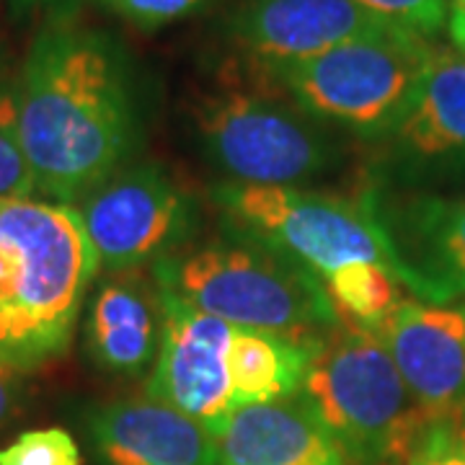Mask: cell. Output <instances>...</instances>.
<instances>
[{"label": "cell", "mask_w": 465, "mask_h": 465, "mask_svg": "<svg viewBox=\"0 0 465 465\" xmlns=\"http://www.w3.org/2000/svg\"><path fill=\"white\" fill-rule=\"evenodd\" d=\"M34 192L36 182L18 130L16 85L0 84V200H21Z\"/></svg>", "instance_id": "d6986e66"}, {"label": "cell", "mask_w": 465, "mask_h": 465, "mask_svg": "<svg viewBox=\"0 0 465 465\" xmlns=\"http://www.w3.org/2000/svg\"><path fill=\"white\" fill-rule=\"evenodd\" d=\"M16 96L24 153L36 192L50 202L75 207L133 153V78L104 32L50 21L34 36Z\"/></svg>", "instance_id": "6da1fadb"}, {"label": "cell", "mask_w": 465, "mask_h": 465, "mask_svg": "<svg viewBox=\"0 0 465 465\" xmlns=\"http://www.w3.org/2000/svg\"><path fill=\"white\" fill-rule=\"evenodd\" d=\"M354 3L427 39L445 26L450 14V0H354Z\"/></svg>", "instance_id": "603a6c76"}, {"label": "cell", "mask_w": 465, "mask_h": 465, "mask_svg": "<svg viewBox=\"0 0 465 465\" xmlns=\"http://www.w3.org/2000/svg\"><path fill=\"white\" fill-rule=\"evenodd\" d=\"M391 29L403 26L354 0H243L231 21L232 36L269 70Z\"/></svg>", "instance_id": "8fae6325"}, {"label": "cell", "mask_w": 465, "mask_h": 465, "mask_svg": "<svg viewBox=\"0 0 465 465\" xmlns=\"http://www.w3.org/2000/svg\"><path fill=\"white\" fill-rule=\"evenodd\" d=\"M406 465H465V414L427 421Z\"/></svg>", "instance_id": "44dd1931"}, {"label": "cell", "mask_w": 465, "mask_h": 465, "mask_svg": "<svg viewBox=\"0 0 465 465\" xmlns=\"http://www.w3.org/2000/svg\"><path fill=\"white\" fill-rule=\"evenodd\" d=\"M403 163L440 166L465 161V54L434 47L416 99L393 130Z\"/></svg>", "instance_id": "2e32d148"}, {"label": "cell", "mask_w": 465, "mask_h": 465, "mask_svg": "<svg viewBox=\"0 0 465 465\" xmlns=\"http://www.w3.org/2000/svg\"><path fill=\"white\" fill-rule=\"evenodd\" d=\"M448 29L455 50L465 54V0H450Z\"/></svg>", "instance_id": "d4e9b609"}, {"label": "cell", "mask_w": 465, "mask_h": 465, "mask_svg": "<svg viewBox=\"0 0 465 465\" xmlns=\"http://www.w3.org/2000/svg\"><path fill=\"white\" fill-rule=\"evenodd\" d=\"M213 200L231 231L316 272L321 280L360 262L388 269L401 284L406 280L382 204L372 194L354 200L300 186L231 182L215 186Z\"/></svg>", "instance_id": "277c9868"}, {"label": "cell", "mask_w": 465, "mask_h": 465, "mask_svg": "<svg viewBox=\"0 0 465 465\" xmlns=\"http://www.w3.org/2000/svg\"><path fill=\"white\" fill-rule=\"evenodd\" d=\"M155 284L163 302V336L145 396L197 419L220 440L235 414L228 370L235 326L200 311L166 284Z\"/></svg>", "instance_id": "9c48e42d"}, {"label": "cell", "mask_w": 465, "mask_h": 465, "mask_svg": "<svg viewBox=\"0 0 465 465\" xmlns=\"http://www.w3.org/2000/svg\"><path fill=\"white\" fill-rule=\"evenodd\" d=\"M385 465H401V463H385Z\"/></svg>", "instance_id": "4316f807"}, {"label": "cell", "mask_w": 465, "mask_h": 465, "mask_svg": "<svg viewBox=\"0 0 465 465\" xmlns=\"http://www.w3.org/2000/svg\"><path fill=\"white\" fill-rule=\"evenodd\" d=\"M50 3H57V0H11V5H16L21 11L26 8H36V5H50Z\"/></svg>", "instance_id": "484cf974"}, {"label": "cell", "mask_w": 465, "mask_h": 465, "mask_svg": "<svg viewBox=\"0 0 465 465\" xmlns=\"http://www.w3.org/2000/svg\"><path fill=\"white\" fill-rule=\"evenodd\" d=\"M106 11L124 18L134 29L155 32L168 24L200 14L213 0H99Z\"/></svg>", "instance_id": "7402d4cb"}, {"label": "cell", "mask_w": 465, "mask_h": 465, "mask_svg": "<svg viewBox=\"0 0 465 465\" xmlns=\"http://www.w3.org/2000/svg\"><path fill=\"white\" fill-rule=\"evenodd\" d=\"M163 336L158 284L137 269L109 274L85 305L84 339L88 357L114 378H140L153 367Z\"/></svg>", "instance_id": "4fadbf2b"}, {"label": "cell", "mask_w": 465, "mask_h": 465, "mask_svg": "<svg viewBox=\"0 0 465 465\" xmlns=\"http://www.w3.org/2000/svg\"><path fill=\"white\" fill-rule=\"evenodd\" d=\"M81 448L63 427L21 432L0 450V465H81Z\"/></svg>", "instance_id": "ffe728a7"}, {"label": "cell", "mask_w": 465, "mask_h": 465, "mask_svg": "<svg viewBox=\"0 0 465 465\" xmlns=\"http://www.w3.org/2000/svg\"><path fill=\"white\" fill-rule=\"evenodd\" d=\"M96 251L99 269L134 272L171 256L192 231L194 204L163 168L127 166L114 171L75 204Z\"/></svg>", "instance_id": "ba28073f"}, {"label": "cell", "mask_w": 465, "mask_h": 465, "mask_svg": "<svg viewBox=\"0 0 465 465\" xmlns=\"http://www.w3.org/2000/svg\"><path fill=\"white\" fill-rule=\"evenodd\" d=\"M321 344L323 336L318 333L232 329L228 351L232 411L295 399Z\"/></svg>", "instance_id": "e0dca14e"}, {"label": "cell", "mask_w": 465, "mask_h": 465, "mask_svg": "<svg viewBox=\"0 0 465 465\" xmlns=\"http://www.w3.org/2000/svg\"><path fill=\"white\" fill-rule=\"evenodd\" d=\"M24 403V372L0 360V430H5Z\"/></svg>", "instance_id": "cb8c5ba5"}, {"label": "cell", "mask_w": 465, "mask_h": 465, "mask_svg": "<svg viewBox=\"0 0 465 465\" xmlns=\"http://www.w3.org/2000/svg\"><path fill=\"white\" fill-rule=\"evenodd\" d=\"M295 399L344 450L351 465H406L427 416L375 329L339 323Z\"/></svg>", "instance_id": "3957f363"}, {"label": "cell", "mask_w": 465, "mask_h": 465, "mask_svg": "<svg viewBox=\"0 0 465 465\" xmlns=\"http://www.w3.org/2000/svg\"><path fill=\"white\" fill-rule=\"evenodd\" d=\"M153 274L155 282L235 329L318 333L341 323L316 272L251 241L163 256Z\"/></svg>", "instance_id": "5b68a950"}, {"label": "cell", "mask_w": 465, "mask_h": 465, "mask_svg": "<svg viewBox=\"0 0 465 465\" xmlns=\"http://www.w3.org/2000/svg\"><path fill=\"white\" fill-rule=\"evenodd\" d=\"M300 112L249 91H223L202 99L194 124L207 158L232 182L295 186L329 171L336 158Z\"/></svg>", "instance_id": "52a82bcc"}, {"label": "cell", "mask_w": 465, "mask_h": 465, "mask_svg": "<svg viewBox=\"0 0 465 465\" xmlns=\"http://www.w3.org/2000/svg\"><path fill=\"white\" fill-rule=\"evenodd\" d=\"M385 215V210H382ZM403 264V287L427 302H455L465 295V194L421 197L399 215H385Z\"/></svg>", "instance_id": "5bb4252c"}, {"label": "cell", "mask_w": 465, "mask_h": 465, "mask_svg": "<svg viewBox=\"0 0 465 465\" xmlns=\"http://www.w3.org/2000/svg\"><path fill=\"white\" fill-rule=\"evenodd\" d=\"M96 274L75 207L0 200V360L32 372L63 357Z\"/></svg>", "instance_id": "7a4b0ae2"}, {"label": "cell", "mask_w": 465, "mask_h": 465, "mask_svg": "<svg viewBox=\"0 0 465 465\" xmlns=\"http://www.w3.org/2000/svg\"><path fill=\"white\" fill-rule=\"evenodd\" d=\"M375 331L427 421L465 414V302L403 300Z\"/></svg>", "instance_id": "30bf717a"}, {"label": "cell", "mask_w": 465, "mask_h": 465, "mask_svg": "<svg viewBox=\"0 0 465 465\" xmlns=\"http://www.w3.org/2000/svg\"><path fill=\"white\" fill-rule=\"evenodd\" d=\"M432 52L427 36L391 29L272 73L305 114L360 137H385L411 109Z\"/></svg>", "instance_id": "8992f818"}, {"label": "cell", "mask_w": 465, "mask_h": 465, "mask_svg": "<svg viewBox=\"0 0 465 465\" xmlns=\"http://www.w3.org/2000/svg\"><path fill=\"white\" fill-rule=\"evenodd\" d=\"M217 465H351L298 399L246 406L220 437Z\"/></svg>", "instance_id": "9a60e30c"}, {"label": "cell", "mask_w": 465, "mask_h": 465, "mask_svg": "<svg viewBox=\"0 0 465 465\" xmlns=\"http://www.w3.org/2000/svg\"><path fill=\"white\" fill-rule=\"evenodd\" d=\"M326 292L331 298L336 313H344L349 323L378 329L382 321L399 308L403 284L378 264H347L339 266L323 277Z\"/></svg>", "instance_id": "ac0fdd59"}, {"label": "cell", "mask_w": 465, "mask_h": 465, "mask_svg": "<svg viewBox=\"0 0 465 465\" xmlns=\"http://www.w3.org/2000/svg\"><path fill=\"white\" fill-rule=\"evenodd\" d=\"M88 437L101 465H217L220 455L204 424L148 396L96 406Z\"/></svg>", "instance_id": "7c38bea8"}]
</instances>
